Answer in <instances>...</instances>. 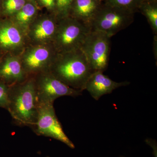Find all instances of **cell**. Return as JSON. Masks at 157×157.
Segmentation results:
<instances>
[{
	"mask_svg": "<svg viewBox=\"0 0 157 157\" xmlns=\"http://www.w3.org/2000/svg\"><path fill=\"white\" fill-rule=\"evenodd\" d=\"M29 45L26 33L11 19L0 20V50L20 55Z\"/></svg>",
	"mask_w": 157,
	"mask_h": 157,
	"instance_id": "obj_9",
	"label": "cell"
},
{
	"mask_svg": "<svg viewBox=\"0 0 157 157\" xmlns=\"http://www.w3.org/2000/svg\"><path fill=\"white\" fill-rule=\"evenodd\" d=\"M130 84L128 81L117 82L101 71H95L91 75L86 85V90L96 101L102 96L110 94L114 90Z\"/></svg>",
	"mask_w": 157,
	"mask_h": 157,
	"instance_id": "obj_12",
	"label": "cell"
},
{
	"mask_svg": "<svg viewBox=\"0 0 157 157\" xmlns=\"http://www.w3.org/2000/svg\"><path fill=\"white\" fill-rule=\"evenodd\" d=\"M56 54L52 44L28 45L20 55L23 68L28 77L48 71Z\"/></svg>",
	"mask_w": 157,
	"mask_h": 157,
	"instance_id": "obj_6",
	"label": "cell"
},
{
	"mask_svg": "<svg viewBox=\"0 0 157 157\" xmlns=\"http://www.w3.org/2000/svg\"><path fill=\"white\" fill-rule=\"evenodd\" d=\"M48 71L69 87L82 91L94 72L81 49L57 53Z\"/></svg>",
	"mask_w": 157,
	"mask_h": 157,
	"instance_id": "obj_1",
	"label": "cell"
},
{
	"mask_svg": "<svg viewBox=\"0 0 157 157\" xmlns=\"http://www.w3.org/2000/svg\"><path fill=\"white\" fill-rule=\"evenodd\" d=\"M40 2L42 6L51 11L55 10V0H40Z\"/></svg>",
	"mask_w": 157,
	"mask_h": 157,
	"instance_id": "obj_20",
	"label": "cell"
},
{
	"mask_svg": "<svg viewBox=\"0 0 157 157\" xmlns=\"http://www.w3.org/2000/svg\"><path fill=\"white\" fill-rule=\"evenodd\" d=\"M28 78L24 70L20 55L6 53L0 59V80L9 86L24 81Z\"/></svg>",
	"mask_w": 157,
	"mask_h": 157,
	"instance_id": "obj_11",
	"label": "cell"
},
{
	"mask_svg": "<svg viewBox=\"0 0 157 157\" xmlns=\"http://www.w3.org/2000/svg\"><path fill=\"white\" fill-rule=\"evenodd\" d=\"M39 103L33 77L9 86L7 109L17 124L33 128L36 122Z\"/></svg>",
	"mask_w": 157,
	"mask_h": 157,
	"instance_id": "obj_2",
	"label": "cell"
},
{
	"mask_svg": "<svg viewBox=\"0 0 157 157\" xmlns=\"http://www.w3.org/2000/svg\"><path fill=\"white\" fill-rule=\"evenodd\" d=\"M143 12L155 35L157 34V9L151 6H144Z\"/></svg>",
	"mask_w": 157,
	"mask_h": 157,
	"instance_id": "obj_17",
	"label": "cell"
},
{
	"mask_svg": "<svg viewBox=\"0 0 157 157\" xmlns=\"http://www.w3.org/2000/svg\"><path fill=\"white\" fill-rule=\"evenodd\" d=\"M73 4L74 5L72 7L73 14L70 16L83 23L91 29L93 20L98 11L97 0H75Z\"/></svg>",
	"mask_w": 157,
	"mask_h": 157,
	"instance_id": "obj_13",
	"label": "cell"
},
{
	"mask_svg": "<svg viewBox=\"0 0 157 157\" xmlns=\"http://www.w3.org/2000/svg\"><path fill=\"white\" fill-rule=\"evenodd\" d=\"M37 135L51 137L63 142L71 148L75 145L66 135L56 114L53 104H39L38 117L32 128Z\"/></svg>",
	"mask_w": 157,
	"mask_h": 157,
	"instance_id": "obj_7",
	"label": "cell"
},
{
	"mask_svg": "<svg viewBox=\"0 0 157 157\" xmlns=\"http://www.w3.org/2000/svg\"><path fill=\"white\" fill-rule=\"evenodd\" d=\"M110 37L102 32L91 30L81 49L94 72H104L109 64Z\"/></svg>",
	"mask_w": 157,
	"mask_h": 157,
	"instance_id": "obj_4",
	"label": "cell"
},
{
	"mask_svg": "<svg viewBox=\"0 0 157 157\" xmlns=\"http://www.w3.org/2000/svg\"><path fill=\"white\" fill-rule=\"evenodd\" d=\"M136 0H111L112 6L127 10H128L129 8H132Z\"/></svg>",
	"mask_w": 157,
	"mask_h": 157,
	"instance_id": "obj_19",
	"label": "cell"
},
{
	"mask_svg": "<svg viewBox=\"0 0 157 157\" xmlns=\"http://www.w3.org/2000/svg\"><path fill=\"white\" fill-rule=\"evenodd\" d=\"M9 86L0 80V107L7 109L9 103Z\"/></svg>",
	"mask_w": 157,
	"mask_h": 157,
	"instance_id": "obj_18",
	"label": "cell"
},
{
	"mask_svg": "<svg viewBox=\"0 0 157 157\" xmlns=\"http://www.w3.org/2000/svg\"><path fill=\"white\" fill-rule=\"evenodd\" d=\"M25 0H3L2 6L3 14L12 17L25 5Z\"/></svg>",
	"mask_w": 157,
	"mask_h": 157,
	"instance_id": "obj_15",
	"label": "cell"
},
{
	"mask_svg": "<svg viewBox=\"0 0 157 157\" xmlns=\"http://www.w3.org/2000/svg\"><path fill=\"white\" fill-rule=\"evenodd\" d=\"M91 29L69 16L59 19L52 45L58 53L81 49Z\"/></svg>",
	"mask_w": 157,
	"mask_h": 157,
	"instance_id": "obj_3",
	"label": "cell"
},
{
	"mask_svg": "<svg viewBox=\"0 0 157 157\" xmlns=\"http://www.w3.org/2000/svg\"><path fill=\"white\" fill-rule=\"evenodd\" d=\"M58 21L59 19L57 17H36L26 31L29 45L52 44Z\"/></svg>",
	"mask_w": 157,
	"mask_h": 157,
	"instance_id": "obj_10",
	"label": "cell"
},
{
	"mask_svg": "<svg viewBox=\"0 0 157 157\" xmlns=\"http://www.w3.org/2000/svg\"><path fill=\"white\" fill-rule=\"evenodd\" d=\"M74 0H55L56 9L59 19L70 16Z\"/></svg>",
	"mask_w": 157,
	"mask_h": 157,
	"instance_id": "obj_16",
	"label": "cell"
},
{
	"mask_svg": "<svg viewBox=\"0 0 157 157\" xmlns=\"http://www.w3.org/2000/svg\"><path fill=\"white\" fill-rule=\"evenodd\" d=\"M112 7L98 11L91 25V30L100 31L111 38L132 24L134 19L131 11Z\"/></svg>",
	"mask_w": 157,
	"mask_h": 157,
	"instance_id": "obj_8",
	"label": "cell"
},
{
	"mask_svg": "<svg viewBox=\"0 0 157 157\" xmlns=\"http://www.w3.org/2000/svg\"><path fill=\"white\" fill-rule=\"evenodd\" d=\"M32 77L39 104H53L55 101L60 97H76L82 94V91L69 87L48 71L38 73Z\"/></svg>",
	"mask_w": 157,
	"mask_h": 157,
	"instance_id": "obj_5",
	"label": "cell"
},
{
	"mask_svg": "<svg viewBox=\"0 0 157 157\" xmlns=\"http://www.w3.org/2000/svg\"><path fill=\"white\" fill-rule=\"evenodd\" d=\"M36 8L33 4L26 3L22 9L10 18L26 33L29 27L36 18Z\"/></svg>",
	"mask_w": 157,
	"mask_h": 157,
	"instance_id": "obj_14",
	"label": "cell"
},
{
	"mask_svg": "<svg viewBox=\"0 0 157 157\" xmlns=\"http://www.w3.org/2000/svg\"><path fill=\"white\" fill-rule=\"evenodd\" d=\"M2 52L0 50V57H1V56H2Z\"/></svg>",
	"mask_w": 157,
	"mask_h": 157,
	"instance_id": "obj_21",
	"label": "cell"
},
{
	"mask_svg": "<svg viewBox=\"0 0 157 157\" xmlns=\"http://www.w3.org/2000/svg\"><path fill=\"white\" fill-rule=\"evenodd\" d=\"M1 6H2V4H1V2L0 1V8H1Z\"/></svg>",
	"mask_w": 157,
	"mask_h": 157,
	"instance_id": "obj_22",
	"label": "cell"
}]
</instances>
